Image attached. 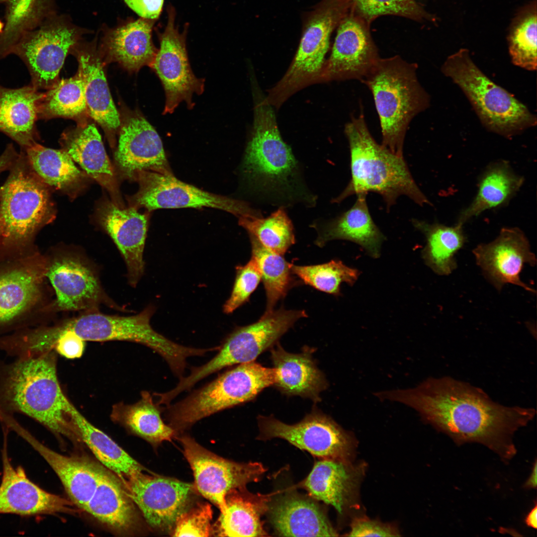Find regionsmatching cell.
I'll return each mask as SVG.
<instances>
[{"mask_svg":"<svg viewBox=\"0 0 537 537\" xmlns=\"http://www.w3.org/2000/svg\"><path fill=\"white\" fill-rule=\"evenodd\" d=\"M375 395L413 408L457 443H480L505 459L516 453L514 433L536 414L533 408L499 404L482 389L449 377L430 378L413 388Z\"/></svg>","mask_w":537,"mask_h":537,"instance_id":"6da1fadb","label":"cell"},{"mask_svg":"<svg viewBox=\"0 0 537 537\" xmlns=\"http://www.w3.org/2000/svg\"><path fill=\"white\" fill-rule=\"evenodd\" d=\"M254 122L241 165L251 192L269 204L284 207L297 203L314 205L316 198L302 181L290 147L279 131L271 105L257 96Z\"/></svg>","mask_w":537,"mask_h":537,"instance_id":"7a4b0ae2","label":"cell"},{"mask_svg":"<svg viewBox=\"0 0 537 537\" xmlns=\"http://www.w3.org/2000/svg\"><path fill=\"white\" fill-rule=\"evenodd\" d=\"M69 401L58 380L55 351L0 361V416L22 414L56 436L80 440L67 411Z\"/></svg>","mask_w":537,"mask_h":537,"instance_id":"3957f363","label":"cell"},{"mask_svg":"<svg viewBox=\"0 0 537 537\" xmlns=\"http://www.w3.org/2000/svg\"><path fill=\"white\" fill-rule=\"evenodd\" d=\"M9 171L0 187V260L39 252L36 237L56 217L51 189L33 172L24 151Z\"/></svg>","mask_w":537,"mask_h":537,"instance_id":"277c9868","label":"cell"},{"mask_svg":"<svg viewBox=\"0 0 537 537\" xmlns=\"http://www.w3.org/2000/svg\"><path fill=\"white\" fill-rule=\"evenodd\" d=\"M345 133L350 147L351 179L332 202L373 192L382 196L388 209L403 195L420 206L432 204L414 181L403 156L376 142L362 112L346 124Z\"/></svg>","mask_w":537,"mask_h":537,"instance_id":"5b68a950","label":"cell"},{"mask_svg":"<svg viewBox=\"0 0 537 537\" xmlns=\"http://www.w3.org/2000/svg\"><path fill=\"white\" fill-rule=\"evenodd\" d=\"M417 69V64L399 56L380 58L361 81L373 95L381 126V145L401 157L410 123L430 104V96L418 80Z\"/></svg>","mask_w":537,"mask_h":537,"instance_id":"8992f818","label":"cell"},{"mask_svg":"<svg viewBox=\"0 0 537 537\" xmlns=\"http://www.w3.org/2000/svg\"><path fill=\"white\" fill-rule=\"evenodd\" d=\"M276 378L274 367L255 361L237 364L163 411L178 434L202 419L253 400L265 388L273 386Z\"/></svg>","mask_w":537,"mask_h":537,"instance_id":"52a82bcc","label":"cell"},{"mask_svg":"<svg viewBox=\"0 0 537 537\" xmlns=\"http://www.w3.org/2000/svg\"><path fill=\"white\" fill-rule=\"evenodd\" d=\"M442 72L462 90L490 131L509 138L536 125V116L488 78L472 60L467 49H461L448 56Z\"/></svg>","mask_w":537,"mask_h":537,"instance_id":"ba28073f","label":"cell"},{"mask_svg":"<svg viewBox=\"0 0 537 537\" xmlns=\"http://www.w3.org/2000/svg\"><path fill=\"white\" fill-rule=\"evenodd\" d=\"M40 252L25 258L0 260V336L48 324L52 289Z\"/></svg>","mask_w":537,"mask_h":537,"instance_id":"9c48e42d","label":"cell"},{"mask_svg":"<svg viewBox=\"0 0 537 537\" xmlns=\"http://www.w3.org/2000/svg\"><path fill=\"white\" fill-rule=\"evenodd\" d=\"M306 316L304 310L281 307L263 314L254 323L237 328L224 340L213 358L202 365L192 367L188 375L179 378L178 384L172 389V393L178 396L190 390L201 380L222 369L255 361L260 355L278 342L298 319Z\"/></svg>","mask_w":537,"mask_h":537,"instance_id":"30bf717a","label":"cell"},{"mask_svg":"<svg viewBox=\"0 0 537 537\" xmlns=\"http://www.w3.org/2000/svg\"><path fill=\"white\" fill-rule=\"evenodd\" d=\"M44 255L46 276L55 295L47 308L51 318L62 312L98 311L102 306L124 310L107 295L95 268L80 252L56 247Z\"/></svg>","mask_w":537,"mask_h":537,"instance_id":"8fae6325","label":"cell"},{"mask_svg":"<svg viewBox=\"0 0 537 537\" xmlns=\"http://www.w3.org/2000/svg\"><path fill=\"white\" fill-rule=\"evenodd\" d=\"M350 9L348 0H322L306 13L294 58L274 87L278 94L288 97L308 84L320 80L331 33Z\"/></svg>","mask_w":537,"mask_h":537,"instance_id":"7c38bea8","label":"cell"},{"mask_svg":"<svg viewBox=\"0 0 537 537\" xmlns=\"http://www.w3.org/2000/svg\"><path fill=\"white\" fill-rule=\"evenodd\" d=\"M133 179L137 192L129 197L130 206L150 212L158 209L209 207L223 210L238 217H261L260 211L241 200L214 194L183 182L173 173L141 171Z\"/></svg>","mask_w":537,"mask_h":537,"instance_id":"4fadbf2b","label":"cell"},{"mask_svg":"<svg viewBox=\"0 0 537 537\" xmlns=\"http://www.w3.org/2000/svg\"><path fill=\"white\" fill-rule=\"evenodd\" d=\"M257 420L259 440L280 438L321 459L349 461L354 453L353 436L315 407L293 425L284 423L272 416L259 415Z\"/></svg>","mask_w":537,"mask_h":537,"instance_id":"5bb4252c","label":"cell"},{"mask_svg":"<svg viewBox=\"0 0 537 537\" xmlns=\"http://www.w3.org/2000/svg\"><path fill=\"white\" fill-rule=\"evenodd\" d=\"M154 311L151 305L137 314L127 316L103 314L98 310L89 311L54 324L58 331H71L86 342L137 343L167 359L174 354L176 345L151 326L150 320Z\"/></svg>","mask_w":537,"mask_h":537,"instance_id":"9a60e30c","label":"cell"},{"mask_svg":"<svg viewBox=\"0 0 537 537\" xmlns=\"http://www.w3.org/2000/svg\"><path fill=\"white\" fill-rule=\"evenodd\" d=\"M78 36L75 27L53 14L37 28L25 33L11 54L19 57L26 66L34 88L48 90L59 80L66 57Z\"/></svg>","mask_w":537,"mask_h":537,"instance_id":"2e32d148","label":"cell"},{"mask_svg":"<svg viewBox=\"0 0 537 537\" xmlns=\"http://www.w3.org/2000/svg\"><path fill=\"white\" fill-rule=\"evenodd\" d=\"M179 440L193 471L194 488L221 513L225 509V497L229 491L258 481L266 471L259 462L238 463L218 456L187 435H182Z\"/></svg>","mask_w":537,"mask_h":537,"instance_id":"e0dca14e","label":"cell"},{"mask_svg":"<svg viewBox=\"0 0 537 537\" xmlns=\"http://www.w3.org/2000/svg\"><path fill=\"white\" fill-rule=\"evenodd\" d=\"M175 12L168 9V20L160 36V47L149 66L160 79L166 102L163 114L172 113L181 101L192 109V96L202 94L203 79L197 78L190 67L186 49V31L180 33L175 25Z\"/></svg>","mask_w":537,"mask_h":537,"instance_id":"ac0fdd59","label":"cell"},{"mask_svg":"<svg viewBox=\"0 0 537 537\" xmlns=\"http://www.w3.org/2000/svg\"><path fill=\"white\" fill-rule=\"evenodd\" d=\"M369 25L350 9L339 25L329 59L320 80H358L370 72L380 58L369 32Z\"/></svg>","mask_w":537,"mask_h":537,"instance_id":"d6986e66","label":"cell"},{"mask_svg":"<svg viewBox=\"0 0 537 537\" xmlns=\"http://www.w3.org/2000/svg\"><path fill=\"white\" fill-rule=\"evenodd\" d=\"M2 474L0 483V514L31 517L59 513H76L71 500L49 493L31 480L21 466L12 464L8 453L9 430L3 428Z\"/></svg>","mask_w":537,"mask_h":537,"instance_id":"ffe728a7","label":"cell"},{"mask_svg":"<svg viewBox=\"0 0 537 537\" xmlns=\"http://www.w3.org/2000/svg\"><path fill=\"white\" fill-rule=\"evenodd\" d=\"M473 254L485 277L498 291L510 283L536 292L520 278L524 266L534 267L537 259L528 239L518 227L502 228L493 241L478 245Z\"/></svg>","mask_w":537,"mask_h":537,"instance_id":"44dd1931","label":"cell"},{"mask_svg":"<svg viewBox=\"0 0 537 537\" xmlns=\"http://www.w3.org/2000/svg\"><path fill=\"white\" fill-rule=\"evenodd\" d=\"M123 484L146 522L162 530L173 528L194 489L193 485L175 478L143 472Z\"/></svg>","mask_w":537,"mask_h":537,"instance_id":"7402d4cb","label":"cell"},{"mask_svg":"<svg viewBox=\"0 0 537 537\" xmlns=\"http://www.w3.org/2000/svg\"><path fill=\"white\" fill-rule=\"evenodd\" d=\"M149 211L139 212L130 206L120 207L112 201H104L97 210L99 223L112 239L127 268V279L135 287L145 270L144 251L148 230Z\"/></svg>","mask_w":537,"mask_h":537,"instance_id":"603a6c76","label":"cell"},{"mask_svg":"<svg viewBox=\"0 0 537 537\" xmlns=\"http://www.w3.org/2000/svg\"><path fill=\"white\" fill-rule=\"evenodd\" d=\"M115 160L129 179L141 171L172 173L159 135L139 112L132 113L121 126Z\"/></svg>","mask_w":537,"mask_h":537,"instance_id":"cb8c5ba5","label":"cell"},{"mask_svg":"<svg viewBox=\"0 0 537 537\" xmlns=\"http://www.w3.org/2000/svg\"><path fill=\"white\" fill-rule=\"evenodd\" d=\"M36 451L58 475L70 500L84 510L97 486L102 466L82 458L62 455L43 444L16 420L7 423Z\"/></svg>","mask_w":537,"mask_h":537,"instance_id":"d4e9b609","label":"cell"},{"mask_svg":"<svg viewBox=\"0 0 537 537\" xmlns=\"http://www.w3.org/2000/svg\"><path fill=\"white\" fill-rule=\"evenodd\" d=\"M63 149L84 171L109 192L112 202L124 207L114 172L96 127L86 124L64 134Z\"/></svg>","mask_w":537,"mask_h":537,"instance_id":"484cf974","label":"cell"},{"mask_svg":"<svg viewBox=\"0 0 537 537\" xmlns=\"http://www.w3.org/2000/svg\"><path fill=\"white\" fill-rule=\"evenodd\" d=\"M270 349V358L276 371L273 385L287 396L309 398L315 403L321 401L320 394L328 387L324 374L312 357L313 350L306 347L300 353L285 351L277 342Z\"/></svg>","mask_w":537,"mask_h":537,"instance_id":"4316f807","label":"cell"},{"mask_svg":"<svg viewBox=\"0 0 537 537\" xmlns=\"http://www.w3.org/2000/svg\"><path fill=\"white\" fill-rule=\"evenodd\" d=\"M363 474L362 465L321 459L315 462L301 485L311 497L332 505L342 514L354 499Z\"/></svg>","mask_w":537,"mask_h":537,"instance_id":"83f0119b","label":"cell"},{"mask_svg":"<svg viewBox=\"0 0 537 537\" xmlns=\"http://www.w3.org/2000/svg\"><path fill=\"white\" fill-rule=\"evenodd\" d=\"M366 194H358L353 206L334 219L314 223L318 237L315 244L324 246L333 240H345L359 245L370 257L378 258L385 237L369 212Z\"/></svg>","mask_w":537,"mask_h":537,"instance_id":"f1b7e54d","label":"cell"},{"mask_svg":"<svg viewBox=\"0 0 537 537\" xmlns=\"http://www.w3.org/2000/svg\"><path fill=\"white\" fill-rule=\"evenodd\" d=\"M43 92L30 84L16 89L0 84V132L25 151L37 143L39 135L36 122Z\"/></svg>","mask_w":537,"mask_h":537,"instance_id":"f546056e","label":"cell"},{"mask_svg":"<svg viewBox=\"0 0 537 537\" xmlns=\"http://www.w3.org/2000/svg\"><path fill=\"white\" fill-rule=\"evenodd\" d=\"M84 511L119 534L132 533L138 523L135 504L124 485L103 467L96 489Z\"/></svg>","mask_w":537,"mask_h":537,"instance_id":"4dcf8cb0","label":"cell"},{"mask_svg":"<svg viewBox=\"0 0 537 537\" xmlns=\"http://www.w3.org/2000/svg\"><path fill=\"white\" fill-rule=\"evenodd\" d=\"M269 520L283 537H335L338 534L317 504L296 495L282 497L268 505Z\"/></svg>","mask_w":537,"mask_h":537,"instance_id":"1f68e13d","label":"cell"},{"mask_svg":"<svg viewBox=\"0 0 537 537\" xmlns=\"http://www.w3.org/2000/svg\"><path fill=\"white\" fill-rule=\"evenodd\" d=\"M525 181L510 163L499 160L488 164L478 180L476 195L459 214L457 223L464 224L484 211L505 206L517 194Z\"/></svg>","mask_w":537,"mask_h":537,"instance_id":"d6a6232c","label":"cell"},{"mask_svg":"<svg viewBox=\"0 0 537 537\" xmlns=\"http://www.w3.org/2000/svg\"><path fill=\"white\" fill-rule=\"evenodd\" d=\"M268 508V498L234 489L225 497V509L213 526V535L219 537L267 536L261 517Z\"/></svg>","mask_w":537,"mask_h":537,"instance_id":"836d02e7","label":"cell"},{"mask_svg":"<svg viewBox=\"0 0 537 537\" xmlns=\"http://www.w3.org/2000/svg\"><path fill=\"white\" fill-rule=\"evenodd\" d=\"M154 22L140 17L109 32L104 40L107 55L131 71L150 66L158 52L152 40Z\"/></svg>","mask_w":537,"mask_h":537,"instance_id":"e575fe53","label":"cell"},{"mask_svg":"<svg viewBox=\"0 0 537 537\" xmlns=\"http://www.w3.org/2000/svg\"><path fill=\"white\" fill-rule=\"evenodd\" d=\"M79 71L84 84L87 111L108 134L120 126L119 114L114 104L102 65L96 53L81 51L78 54Z\"/></svg>","mask_w":537,"mask_h":537,"instance_id":"d590c367","label":"cell"},{"mask_svg":"<svg viewBox=\"0 0 537 537\" xmlns=\"http://www.w3.org/2000/svg\"><path fill=\"white\" fill-rule=\"evenodd\" d=\"M67 411L81 441L122 483L143 472L144 467L104 432L89 422L70 401Z\"/></svg>","mask_w":537,"mask_h":537,"instance_id":"8d00e7d4","label":"cell"},{"mask_svg":"<svg viewBox=\"0 0 537 537\" xmlns=\"http://www.w3.org/2000/svg\"><path fill=\"white\" fill-rule=\"evenodd\" d=\"M23 151L33 172L50 189L72 197L85 185L87 175L63 149H51L36 143Z\"/></svg>","mask_w":537,"mask_h":537,"instance_id":"74e56055","label":"cell"},{"mask_svg":"<svg viewBox=\"0 0 537 537\" xmlns=\"http://www.w3.org/2000/svg\"><path fill=\"white\" fill-rule=\"evenodd\" d=\"M162 410L148 391H143L141 398L134 404L120 402L114 405L111 418L135 435L158 445L164 441H171L177 435L172 427L164 422Z\"/></svg>","mask_w":537,"mask_h":537,"instance_id":"f35d334b","label":"cell"},{"mask_svg":"<svg viewBox=\"0 0 537 537\" xmlns=\"http://www.w3.org/2000/svg\"><path fill=\"white\" fill-rule=\"evenodd\" d=\"M412 223L425 236L422 257L426 265L438 275L451 273L457 267L455 255L466 241L463 225L456 223L449 226L415 219Z\"/></svg>","mask_w":537,"mask_h":537,"instance_id":"ab89813d","label":"cell"},{"mask_svg":"<svg viewBox=\"0 0 537 537\" xmlns=\"http://www.w3.org/2000/svg\"><path fill=\"white\" fill-rule=\"evenodd\" d=\"M5 23L0 32V60L11 54L22 36L53 14L51 0H8Z\"/></svg>","mask_w":537,"mask_h":537,"instance_id":"60d3db41","label":"cell"},{"mask_svg":"<svg viewBox=\"0 0 537 537\" xmlns=\"http://www.w3.org/2000/svg\"><path fill=\"white\" fill-rule=\"evenodd\" d=\"M252 257L256 261L261 273L267 296L264 315L274 310L277 302L283 298L296 284L292 274L291 264L278 254L263 245L253 235L249 234Z\"/></svg>","mask_w":537,"mask_h":537,"instance_id":"b9f144b4","label":"cell"},{"mask_svg":"<svg viewBox=\"0 0 537 537\" xmlns=\"http://www.w3.org/2000/svg\"><path fill=\"white\" fill-rule=\"evenodd\" d=\"M87 111L84 82L77 73L73 77L58 80L43 92L38 119L56 117L74 118Z\"/></svg>","mask_w":537,"mask_h":537,"instance_id":"7bdbcfd3","label":"cell"},{"mask_svg":"<svg viewBox=\"0 0 537 537\" xmlns=\"http://www.w3.org/2000/svg\"><path fill=\"white\" fill-rule=\"evenodd\" d=\"M239 224L265 247L281 255L295 243L294 229L284 208L267 218L239 217Z\"/></svg>","mask_w":537,"mask_h":537,"instance_id":"ee69618b","label":"cell"},{"mask_svg":"<svg viewBox=\"0 0 537 537\" xmlns=\"http://www.w3.org/2000/svg\"><path fill=\"white\" fill-rule=\"evenodd\" d=\"M512 63L529 71L537 69V6L523 8L514 19L508 35Z\"/></svg>","mask_w":537,"mask_h":537,"instance_id":"f6af8a7d","label":"cell"},{"mask_svg":"<svg viewBox=\"0 0 537 537\" xmlns=\"http://www.w3.org/2000/svg\"><path fill=\"white\" fill-rule=\"evenodd\" d=\"M290 267L292 273L305 284L336 296L341 294L342 283L353 286L360 274L359 270L349 267L338 260L313 266L291 264Z\"/></svg>","mask_w":537,"mask_h":537,"instance_id":"bcb514c9","label":"cell"},{"mask_svg":"<svg viewBox=\"0 0 537 537\" xmlns=\"http://www.w3.org/2000/svg\"><path fill=\"white\" fill-rule=\"evenodd\" d=\"M350 10L368 23L383 15L404 16L417 20L428 17L414 0H348Z\"/></svg>","mask_w":537,"mask_h":537,"instance_id":"7dc6e473","label":"cell"},{"mask_svg":"<svg viewBox=\"0 0 537 537\" xmlns=\"http://www.w3.org/2000/svg\"><path fill=\"white\" fill-rule=\"evenodd\" d=\"M213 512L207 503L199 504L183 511L177 518L173 527L174 537H210L213 535L211 522Z\"/></svg>","mask_w":537,"mask_h":537,"instance_id":"c3c4849f","label":"cell"},{"mask_svg":"<svg viewBox=\"0 0 537 537\" xmlns=\"http://www.w3.org/2000/svg\"><path fill=\"white\" fill-rule=\"evenodd\" d=\"M261 279V271L253 258L244 266H238L233 289L224 305L223 311L231 313L246 302Z\"/></svg>","mask_w":537,"mask_h":537,"instance_id":"681fc988","label":"cell"},{"mask_svg":"<svg viewBox=\"0 0 537 537\" xmlns=\"http://www.w3.org/2000/svg\"><path fill=\"white\" fill-rule=\"evenodd\" d=\"M349 537H397L399 532L393 527L366 518L355 519L352 522Z\"/></svg>","mask_w":537,"mask_h":537,"instance_id":"f907efd6","label":"cell"},{"mask_svg":"<svg viewBox=\"0 0 537 537\" xmlns=\"http://www.w3.org/2000/svg\"><path fill=\"white\" fill-rule=\"evenodd\" d=\"M127 5L141 17L157 19L162 11L164 0H124Z\"/></svg>","mask_w":537,"mask_h":537,"instance_id":"816d5d0a","label":"cell"},{"mask_svg":"<svg viewBox=\"0 0 537 537\" xmlns=\"http://www.w3.org/2000/svg\"><path fill=\"white\" fill-rule=\"evenodd\" d=\"M19 153L15 150L12 144L7 145L5 150L0 156V174L9 171L17 159Z\"/></svg>","mask_w":537,"mask_h":537,"instance_id":"f5cc1de1","label":"cell"},{"mask_svg":"<svg viewBox=\"0 0 537 537\" xmlns=\"http://www.w3.org/2000/svg\"><path fill=\"white\" fill-rule=\"evenodd\" d=\"M537 506L531 510L526 518L527 525L533 528L537 529Z\"/></svg>","mask_w":537,"mask_h":537,"instance_id":"db71d44e","label":"cell"},{"mask_svg":"<svg viewBox=\"0 0 537 537\" xmlns=\"http://www.w3.org/2000/svg\"><path fill=\"white\" fill-rule=\"evenodd\" d=\"M525 486L531 488H536L537 487V462L535 463L531 474L527 481Z\"/></svg>","mask_w":537,"mask_h":537,"instance_id":"11a10c76","label":"cell"},{"mask_svg":"<svg viewBox=\"0 0 537 537\" xmlns=\"http://www.w3.org/2000/svg\"><path fill=\"white\" fill-rule=\"evenodd\" d=\"M8 0H0V4L5 3Z\"/></svg>","mask_w":537,"mask_h":537,"instance_id":"9f6ffc18","label":"cell"}]
</instances>
